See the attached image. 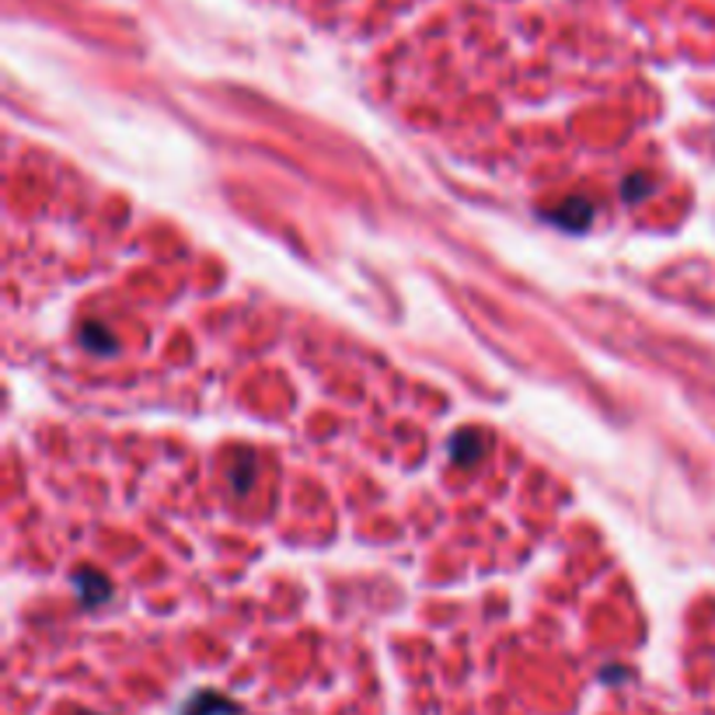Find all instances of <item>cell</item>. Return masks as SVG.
Masks as SVG:
<instances>
[{"label":"cell","instance_id":"6da1fadb","mask_svg":"<svg viewBox=\"0 0 715 715\" xmlns=\"http://www.w3.org/2000/svg\"><path fill=\"white\" fill-rule=\"evenodd\" d=\"M238 712L241 708L234 702L220 698V694H213V691H202V694H196V698H189L178 715H238Z\"/></svg>","mask_w":715,"mask_h":715},{"label":"cell","instance_id":"7a4b0ae2","mask_svg":"<svg viewBox=\"0 0 715 715\" xmlns=\"http://www.w3.org/2000/svg\"><path fill=\"white\" fill-rule=\"evenodd\" d=\"M85 715H95V712H85Z\"/></svg>","mask_w":715,"mask_h":715}]
</instances>
